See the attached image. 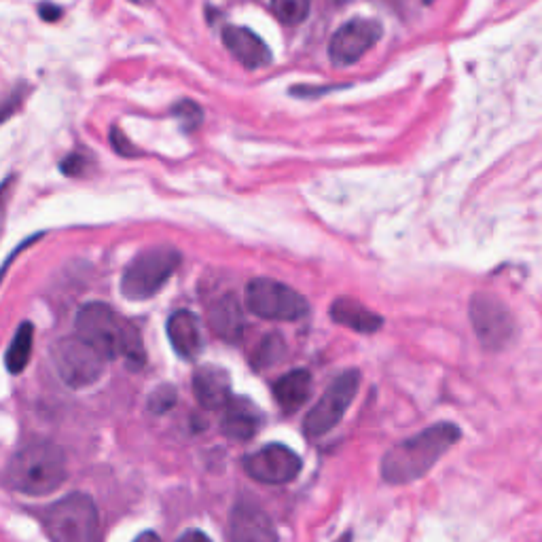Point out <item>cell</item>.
Wrapping results in <instances>:
<instances>
[{
	"label": "cell",
	"instance_id": "836d02e7",
	"mask_svg": "<svg viewBox=\"0 0 542 542\" xmlns=\"http://www.w3.org/2000/svg\"><path fill=\"white\" fill-rule=\"evenodd\" d=\"M432 3H435V0H424V5H432Z\"/></svg>",
	"mask_w": 542,
	"mask_h": 542
},
{
	"label": "cell",
	"instance_id": "484cf974",
	"mask_svg": "<svg viewBox=\"0 0 542 542\" xmlns=\"http://www.w3.org/2000/svg\"><path fill=\"white\" fill-rule=\"evenodd\" d=\"M85 168H87V159L85 155H79V153H72L62 161V172L68 176H81Z\"/></svg>",
	"mask_w": 542,
	"mask_h": 542
},
{
	"label": "cell",
	"instance_id": "8fae6325",
	"mask_svg": "<svg viewBox=\"0 0 542 542\" xmlns=\"http://www.w3.org/2000/svg\"><path fill=\"white\" fill-rule=\"evenodd\" d=\"M384 28L375 20L356 17L337 28L329 43V58L337 66H350L365 56L382 39Z\"/></svg>",
	"mask_w": 542,
	"mask_h": 542
},
{
	"label": "cell",
	"instance_id": "9c48e42d",
	"mask_svg": "<svg viewBox=\"0 0 542 542\" xmlns=\"http://www.w3.org/2000/svg\"><path fill=\"white\" fill-rule=\"evenodd\" d=\"M471 322L485 350H504L515 337V320L496 295L477 293L471 299Z\"/></svg>",
	"mask_w": 542,
	"mask_h": 542
},
{
	"label": "cell",
	"instance_id": "d6986e66",
	"mask_svg": "<svg viewBox=\"0 0 542 542\" xmlns=\"http://www.w3.org/2000/svg\"><path fill=\"white\" fill-rule=\"evenodd\" d=\"M310 394H312V375L305 369L288 371L274 386L276 401L286 413H295L297 409H301L307 403V399H310Z\"/></svg>",
	"mask_w": 542,
	"mask_h": 542
},
{
	"label": "cell",
	"instance_id": "d4e9b609",
	"mask_svg": "<svg viewBox=\"0 0 542 542\" xmlns=\"http://www.w3.org/2000/svg\"><path fill=\"white\" fill-rule=\"evenodd\" d=\"M174 401H176V392H174V388H172V386H161V388H157V390L151 394L149 407H151V411H155V413H164V411L172 409Z\"/></svg>",
	"mask_w": 542,
	"mask_h": 542
},
{
	"label": "cell",
	"instance_id": "ffe728a7",
	"mask_svg": "<svg viewBox=\"0 0 542 542\" xmlns=\"http://www.w3.org/2000/svg\"><path fill=\"white\" fill-rule=\"evenodd\" d=\"M32 343H34V327L30 322H22V327L13 335V341L5 356L7 369L11 373L17 375L28 367L30 356H32Z\"/></svg>",
	"mask_w": 542,
	"mask_h": 542
},
{
	"label": "cell",
	"instance_id": "ba28073f",
	"mask_svg": "<svg viewBox=\"0 0 542 542\" xmlns=\"http://www.w3.org/2000/svg\"><path fill=\"white\" fill-rule=\"evenodd\" d=\"M246 307L265 320L293 322L310 312L307 299L282 282L257 278L246 286Z\"/></svg>",
	"mask_w": 542,
	"mask_h": 542
},
{
	"label": "cell",
	"instance_id": "4dcf8cb0",
	"mask_svg": "<svg viewBox=\"0 0 542 542\" xmlns=\"http://www.w3.org/2000/svg\"><path fill=\"white\" fill-rule=\"evenodd\" d=\"M134 542H161V538L155 532H142Z\"/></svg>",
	"mask_w": 542,
	"mask_h": 542
},
{
	"label": "cell",
	"instance_id": "52a82bcc",
	"mask_svg": "<svg viewBox=\"0 0 542 542\" xmlns=\"http://www.w3.org/2000/svg\"><path fill=\"white\" fill-rule=\"evenodd\" d=\"M360 386V373L356 369L343 371L337 375L331 386L324 390L318 403L307 411L303 420V432L310 439H318L331 432L341 420L346 411L350 409L352 401L356 399Z\"/></svg>",
	"mask_w": 542,
	"mask_h": 542
},
{
	"label": "cell",
	"instance_id": "f1b7e54d",
	"mask_svg": "<svg viewBox=\"0 0 542 542\" xmlns=\"http://www.w3.org/2000/svg\"><path fill=\"white\" fill-rule=\"evenodd\" d=\"M39 11H41L43 20H47V22H56V20H60V17H62V9L56 7V5H41Z\"/></svg>",
	"mask_w": 542,
	"mask_h": 542
},
{
	"label": "cell",
	"instance_id": "30bf717a",
	"mask_svg": "<svg viewBox=\"0 0 542 542\" xmlns=\"http://www.w3.org/2000/svg\"><path fill=\"white\" fill-rule=\"evenodd\" d=\"M301 468L303 460L297 451L280 443L265 445L244 460V471L248 477L265 485L291 483L297 479Z\"/></svg>",
	"mask_w": 542,
	"mask_h": 542
},
{
	"label": "cell",
	"instance_id": "2e32d148",
	"mask_svg": "<svg viewBox=\"0 0 542 542\" xmlns=\"http://www.w3.org/2000/svg\"><path fill=\"white\" fill-rule=\"evenodd\" d=\"M168 339L172 343L174 352L185 358L193 360L202 352V329L200 320L195 314L187 310H178L168 320Z\"/></svg>",
	"mask_w": 542,
	"mask_h": 542
},
{
	"label": "cell",
	"instance_id": "e0dca14e",
	"mask_svg": "<svg viewBox=\"0 0 542 542\" xmlns=\"http://www.w3.org/2000/svg\"><path fill=\"white\" fill-rule=\"evenodd\" d=\"M331 318L341 324V327H348L356 333H365V335H373L379 329L384 327V318L377 316L375 312H371L369 307H365L363 303H358L350 297H339L333 301L331 305Z\"/></svg>",
	"mask_w": 542,
	"mask_h": 542
},
{
	"label": "cell",
	"instance_id": "8992f818",
	"mask_svg": "<svg viewBox=\"0 0 542 542\" xmlns=\"http://www.w3.org/2000/svg\"><path fill=\"white\" fill-rule=\"evenodd\" d=\"M53 367L70 388H89L100 382L108 360L79 335L60 339L51 350Z\"/></svg>",
	"mask_w": 542,
	"mask_h": 542
},
{
	"label": "cell",
	"instance_id": "603a6c76",
	"mask_svg": "<svg viewBox=\"0 0 542 542\" xmlns=\"http://www.w3.org/2000/svg\"><path fill=\"white\" fill-rule=\"evenodd\" d=\"M172 113H174V117L180 121V125H183L185 130H195L197 125H200L202 119H204L202 108L197 106L195 102H191V100L178 102V104L172 108Z\"/></svg>",
	"mask_w": 542,
	"mask_h": 542
},
{
	"label": "cell",
	"instance_id": "d6a6232c",
	"mask_svg": "<svg viewBox=\"0 0 542 542\" xmlns=\"http://www.w3.org/2000/svg\"><path fill=\"white\" fill-rule=\"evenodd\" d=\"M350 538H352V534H346V536H343L339 542H350Z\"/></svg>",
	"mask_w": 542,
	"mask_h": 542
},
{
	"label": "cell",
	"instance_id": "1f68e13d",
	"mask_svg": "<svg viewBox=\"0 0 542 542\" xmlns=\"http://www.w3.org/2000/svg\"><path fill=\"white\" fill-rule=\"evenodd\" d=\"M333 3L335 5H346V3H350V0H333Z\"/></svg>",
	"mask_w": 542,
	"mask_h": 542
},
{
	"label": "cell",
	"instance_id": "f546056e",
	"mask_svg": "<svg viewBox=\"0 0 542 542\" xmlns=\"http://www.w3.org/2000/svg\"><path fill=\"white\" fill-rule=\"evenodd\" d=\"M178 542H212V540L200 530H189V532H185L183 536L178 538Z\"/></svg>",
	"mask_w": 542,
	"mask_h": 542
},
{
	"label": "cell",
	"instance_id": "cb8c5ba5",
	"mask_svg": "<svg viewBox=\"0 0 542 542\" xmlns=\"http://www.w3.org/2000/svg\"><path fill=\"white\" fill-rule=\"evenodd\" d=\"M26 96H28V87L26 85L13 87L9 94L0 96V123L7 121L11 115H15L17 111H20V106L26 100Z\"/></svg>",
	"mask_w": 542,
	"mask_h": 542
},
{
	"label": "cell",
	"instance_id": "4fadbf2b",
	"mask_svg": "<svg viewBox=\"0 0 542 542\" xmlns=\"http://www.w3.org/2000/svg\"><path fill=\"white\" fill-rule=\"evenodd\" d=\"M223 43L229 53L248 70L263 68L271 62V51L261 36H257L250 28L227 26L223 30Z\"/></svg>",
	"mask_w": 542,
	"mask_h": 542
},
{
	"label": "cell",
	"instance_id": "6da1fadb",
	"mask_svg": "<svg viewBox=\"0 0 542 542\" xmlns=\"http://www.w3.org/2000/svg\"><path fill=\"white\" fill-rule=\"evenodd\" d=\"M462 437L456 424L439 422L415 437L394 445L382 460V479L390 485H405L426 477L437 462L454 447Z\"/></svg>",
	"mask_w": 542,
	"mask_h": 542
},
{
	"label": "cell",
	"instance_id": "7402d4cb",
	"mask_svg": "<svg viewBox=\"0 0 542 542\" xmlns=\"http://www.w3.org/2000/svg\"><path fill=\"white\" fill-rule=\"evenodd\" d=\"M284 348H286L284 339L280 335H267L261 341V346L257 348V352L252 354V365H255L257 369L271 367L284 356Z\"/></svg>",
	"mask_w": 542,
	"mask_h": 542
},
{
	"label": "cell",
	"instance_id": "83f0119b",
	"mask_svg": "<svg viewBox=\"0 0 542 542\" xmlns=\"http://www.w3.org/2000/svg\"><path fill=\"white\" fill-rule=\"evenodd\" d=\"M15 185V176H9L3 185H0V233H3L5 227V216H7V206L11 200V189Z\"/></svg>",
	"mask_w": 542,
	"mask_h": 542
},
{
	"label": "cell",
	"instance_id": "9a60e30c",
	"mask_svg": "<svg viewBox=\"0 0 542 542\" xmlns=\"http://www.w3.org/2000/svg\"><path fill=\"white\" fill-rule=\"evenodd\" d=\"M263 424V415L255 403H250L242 396H233L223 409L221 430L223 435L233 441H250L257 435Z\"/></svg>",
	"mask_w": 542,
	"mask_h": 542
},
{
	"label": "cell",
	"instance_id": "4316f807",
	"mask_svg": "<svg viewBox=\"0 0 542 542\" xmlns=\"http://www.w3.org/2000/svg\"><path fill=\"white\" fill-rule=\"evenodd\" d=\"M111 142H113V149L123 155V157H134L138 155V151L132 147V142L125 138V134L119 130V128H113L111 132Z\"/></svg>",
	"mask_w": 542,
	"mask_h": 542
},
{
	"label": "cell",
	"instance_id": "ac0fdd59",
	"mask_svg": "<svg viewBox=\"0 0 542 542\" xmlns=\"http://www.w3.org/2000/svg\"><path fill=\"white\" fill-rule=\"evenodd\" d=\"M208 320L212 331L229 343H238L244 335V312L233 295H225L219 301H214Z\"/></svg>",
	"mask_w": 542,
	"mask_h": 542
},
{
	"label": "cell",
	"instance_id": "44dd1931",
	"mask_svg": "<svg viewBox=\"0 0 542 542\" xmlns=\"http://www.w3.org/2000/svg\"><path fill=\"white\" fill-rule=\"evenodd\" d=\"M312 0H271V9L286 26L301 24L310 15Z\"/></svg>",
	"mask_w": 542,
	"mask_h": 542
},
{
	"label": "cell",
	"instance_id": "5bb4252c",
	"mask_svg": "<svg viewBox=\"0 0 542 542\" xmlns=\"http://www.w3.org/2000/svg\"><path fill=\"white\" fill-rule=\"evenodd\" d=\"M193 392L195 399L204 409H225L231 396V377L225 369L206 365L200 367L193 375Z\"/></svg>",
	"mask_w": 542,
	"mask_h": 542
},
{
	"label": "cell",
	"instance_id": "3957f363",
	"mask_svg": "<svg viewBox=\"0 0 542 542\" xmlns=\"http://www.w3.org/2000/svg\"><path fill=\"white\" fill-rule=\"evenodd\" d=\"M7 477L17 492L28 496L56 492L68 477L64 451L53 443H32L13 456Z\"/></svg>",
	"mask_w": 542,
	"mask_h": 542
},
{
	"label": "cell",
	"instance_id": "277c9868",
	"mask_svg": "<svg viewBox=\"0 0 542 542\" xmlns=\"http://www.w3.org/2000/svg\"><path fill=\"white\" fill-rule=\"evenodd\" d=\"M51 542H102L96 502L87 494H70L53 502L43 515Z\"/></svg>",
	"mask_w": 542,
	"mask_h": 542
},
{
	"label": "cell",
	"instance_id": "5b68a950",
	"mask_svg": "<svg viewBox=\"0 0 542 542\" xmlns=\"http://www.w3.org/2000/svg\"><path fill=\"white\" fill-rule=\"evenodd\" d=\"M180 252L172 246H153L142 250L125 267L121 278V293L130 301H144L155 297L180 265Z\"/></svg>",
	"mask_w": 542,
	"mask_h": 542
},
{
	"label": "cell",
	"instance_id": "7a4b0ae2",
	"mask_svg": "<svg viewBox=\"0 0 542 542\" xmlns=\"http://www.w3.org/2000/svg\"><path fill=\"white\" fill-rule=\"evenodd\" d=\"M77 335L94 346L106 360H125L128 367L140 369L147 360L144 343L130 320L121 318L111 305L87 303L77 314Z\"/></svg>",
	"mask_w": 542,
	"mask_h": 542
},
{
	"label": "cell",
	"instance_id": "7c38bea8",
	"mask_svg": "<svg viewBox=\"0 0 542 542\" xmlns=\"http://www.w3.org/2000/svg\"><path fill=\"white\" fill-rule=\"evenodd\" d=\"M231 542H278V532L271 517L257 504L240 502L229 517Z\"/></svg>",
	"mask_w": 542,
	"mask_h": 542
}]
</instances>
